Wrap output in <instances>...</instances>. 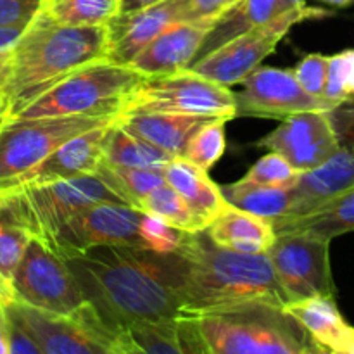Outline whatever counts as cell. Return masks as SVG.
Here are the masks:
<instances>
[{"mask_svg":"<svg viewBox=\"0 0 354 354\" xmlns=\"http://www.w3.org/2000/svg\"><path fill=\"white\" fill-rule=\"evenodd\" d=\"M62 259L86 304L107 327L175 322L182 313L183 258L178 251L102 245Z\"/></svg>","mask_w":354,"mask_h":354,"instance_id":"cell-1","label":"cell"},{"mask_svg":"<svg viewBox=\"0 0 354 354\" xmlns=\"http://www.w3.org/2000/svg\"><path fill=\"white\" fill-rule=\"evenodd\" d=\"M176 251L183 258L182 313L249 303L287 304L266 254L218 248L206 232L185 234Z\"/></svg>","mask_w":354,"mask_h":354,"instance_id":"cell-2","label":"cell"},{"mask_svg":"<svg viewBox=\"0 0 354 354\" xmlns=\"http://www.w3.org/2000/svg\"><path fill=\"white\" fill-rule=\"evenodd\" d=\"M107 30L99 26H66L38 10L9 59V78L2 88L7 120L80 66L106 59Z\"/></svg>","mask_w":354,"mask_h":354,"instance_id":"cell-3","label":"cell"},{"mask_svg":"<svg viewBox=\"0 0 354 354\" xmlns=\"http://www.w3.org/2000/svg\"><path fill=\"white\" fill-rule=\"evenodd\" d=\"M175 324L187 354H303L310 341L283 308L265 303L185 311Z\"/></svg>","mask_w":354,"mask_h":354,"instance_id":"cell-4","label":"cell"},{"mask_svg":"<svg viewBox=\"0 0 354 354\" xmlns=\"http://www.w3.org/2000/svg\"><path fill=\"white\" fill-rule=\"evenodd\" d=\"M144 76L133 71L130 66L99 59L68 73L24 106L16 116L64 118L118 114L127 93Z\"/></svg>","mask_w":354,"mask_h":354,"instance_id":"cell-5","label":"cell"},{"mask_svg":"<svg viewBox=\"0 0 354 354\" xmlns=\"http://www.w3.org/2000/svg\"><path fill=\"white\" fill-rule=\"evenodd\" d=\"M176 113L235 120V93L190 69L144 76L123 99L118 114Z\"/></svg>","mask_w":354,"mask_h":354,"instance_id":"cell-6","label":"cell"},{"mask_svg":"<svg viewBox=\"0 0 354 354\" xmlns=\"http://www.w3.org/2000/svg\"><path fill=\"white\" fill-rule=\"evenodd\" d=\"M118 114L64 118H9L0 124V190H9L16 180L37 168L69 138L102 124Z\"/></svg>","mask_w":354,"mask_h":354,"instance_id":"cell-7","label":"cell"},{"mask_svg":"<svg viewBox=\"0 0 354 354\" xmlns=\"http://www.w3.org/2000/svg\"><path fill=\"white\" fill-rule=\"evenodd\" d=\"M332 14H334L332 10L324 9V7H311L304 3V6L280 14L270 23L261 24L244 35H239L211 54L201 57L187 69L230 88L232 85L244 82L245 76L251 75L268 55L275 52L277 45L289 33L290 28L304 21L324 19Z\"/></svg>","mask_w":354,"mask_h":354,"instance_id":"cell-8","label":"cell"},{"mask_svg":"<svg viewBox=\"0 0 354 354\" xmlns=\"http://www.w3.org/2000/svg\"><path fill=\"white\" fill-rule=\"evenodd\" d=\"M10 283L17 303L45 313L73 317L86 304L68 263L35 235L28 242Z\"/></svg>","mask_w":354,"mask_h":354,"instance_id":"cell-9","label":"cell"},{"mask_svg":"<svg viewBox=\"0 0 354 354\" xmlns=\"http://www.w3.org/2000/svg\"><path fill=\"white\" fill-rule=\"evenodd\" d=\"M287 303L315 296L335 297L330 241L308 234H277L266 252Z\"/></svg>","mask_w":354,"mask_h":354,"instance_id":"cell-10","label":"cell"},{"mask_svg":"<svg viewBox=\"0 0 354 354\" xmlns=\"http://www.w3.org/2000/svg\"><path fill=\"white\" fill-rule=\"evenodd\" d=\"M144 218L142 211L128 204H97L62 225L48 245L61 258H69L102 245L145 249L142 235Z\"/></svg>","mask_w":354,"mask_h":354,"instance_id":"cell-11","label":"cell"},{"mask_svg":"<svg viewBox=\"0 0 354 354\" xmlns=\"http://www.w3.org/2000/svg\"><path fill=\"white\" fill-rule=\"evenodd\" d=\"M17 192L23 199L33 235L47 244L62 225L82 211L102 203L124 204L93 173L47 185L26 187Z\"/></svg>","mask_w":354,"mask_h":354,"instance_id":"cell-12","label":"cell"},{"mask_svg":"<svg viewBox=\"0 0 354 354\" xmlns=\"http://www.w3.org/2000/svg\"><path fill=\"white\" fill-rule=\"evenodd\" d=\"M330 118L339 137V149L324 165L299 176L290 189L289 213L280 220L304 216L354 189V109L339 106L330 111Z\"/></svg>","mask_w":354,"mask_h":354,"instance_id":"cell-13","label":"cell"},{"mask_svg":"<svg viewBox=\"0 0 354 354\" xmlns=\"http://www.w3.org/2000/svg\"><path fill=\"white\" fill-rule=\"evenodd\" d=\"M339 104L325 97L308 93L297 83L292 69L259 66L242 82V90L235 93V118H270L286 120L308 111L330 113Z\"/></svg>","mask_w":354,"mask_h":354,"instance_id":"cell-14","label":"cell"},{"mask_svg":"<svg viewBox=\"0 0 354 354\" xmlns=\"http://www.w3.org/2000/svg\"><path fill=\"white\" fill-rule=\"evenodd\" d=\"M254 145L277 152L294 169L306 173L324 165L337 151L339 137L330 113L308 111L282 120L275 130Z\"/></svg>","mask_w":354,"mask_h":354,"instance_id":"cell-15","label":"cell"},{"mask_svg":"<svg viewBox=\"0 0 354 354\" xmlns=\"http://www.w3.org/2000/svg\"><path fill=\"white\" fill-rule=\"evenodd\" d=\"M189 0H161L144 9L116 14L106 23V59L128 66L169 24L185 21Z\"/></svg>","mask_w":354,"mask_h":354,"instance_id":"cell-16","label":"cell"},{"mask_svg":"<svg viewBox=\"0 0 354 354\" xmlns=\"http://www.w3.org/2000/svg\"><path fill=\"white\" fill-rule=\"evenodd\" d=\"M71 318L102 342L111 354H187L178 341L175 322H140L107 327L88 304Z\"/></svg>","mask_w":354,"mask_h":354,"instance_id":"cell-17","label":"cell"},{"mask_svg":"<svg viewBox=\"0 0 354 354\" xmlns=\"http://www.w3.org/2000/svg\"><path fill=\"white\" fill-rule=\"evenodd\" d=\"M113 123L102 124L86 133L69 138L61 147L55 149L45 161H41L37 168L16 180L6 192H17L26 187L47 185V183L59 182V180L92 175L99 162L104 159V145H106L107 131Z\"/></svg>","mask_w":354,"mask_h":354,"instance_id":"cell-18","label":"cell"},{"mask_svg":"<svg viewBox=\"0 0 354 354\" xmlns=\"http://www.w3.org/2000/svg\"><path fill=\"white\" fill-rule=\"evenodd\" d=\"M216 19L178 21L142 48L128 66L142 76L166 75L187 69L196 59L204 38Z\"/></svg>","mask_w":354,"mask_h":354,"instance_id":"cell-19","label":"cell"},{"mask_svg":"<svg viewBox=\"0 0 354 354\" xmlns=\"http://www.w3.org/2000/svg\"><path fill=\"white\" fill-rule=\"evenodd\" d=\"M12 306L44 354H111L75 318L45 313L17 301Z\"/></svg>","mask_w":354,"mask_h":354,"instance_id":"cell-20","label":"cell"},{"mask_svg":"<svg viewBox=\"0 0 354 354\" xmlns=\"http://www.w3.org/2000/svg\"><path fill=\"white\" fill-rule=\"evenodd\" d=\"M209 120L213 118L176 113H137L118 114L116 123L128 133L162 149L173 158H182L192 135Z\"/></svg>","mask_w":354,"mask_h":354,"instance_id":"cell-21","label":"cell"},{"mask_svg":"<svg viewBox=\"0 0 354 354\" xmlns=\"http://www.w3.org/2000/svg\"><path fill=\"white\" fill-rule=\"evenodd\" d=\"M218 248L244 254H266L275 241L272 221L228 206L206 230Z\"/></svg>","mask_w":354,"mask_h":354,"instance_id":"cell-22","label":"cell"},{"mask_svg":"<svg viewBox=\"0 0 354 354\" xmlns=\"http://www.w3.org/2000/svg\"><path fill=\"white\" fill-rule=\"evenodd\" d=\"M166 183L183 197L187 204L206 221L213 223L230 204L225 201L221 189L207 176V171L197 168L183 158H175L162 169Z\"/></svg>","mask_w":354,"mask_h":354,"instance_id":"cell-23","label":"cell"},{"mask_svg":"<svg viewBox=\"0 0 354 354\" xmlns=\"http://www.w3.org/2000/svg\"><path fill=\"white\" fill-rule=\"evenodd\" d=\"M287 10L290 9L283 6L282 0H239L235 6L216 17L192 64L227 41L234 40L239 35H244L261 24L270 23Z\"/></svg>","mask_w":354,"mask_h":354,"instance_id":"cell-24","label":"cell"},{"mask_svg":"<svg viewBox=\"0 0 354 354\" xmlns=\"http://www.w3.org/2000/svg\"><path fill=\"white\" fill-rule=\"evenodd\" d=\"M283 310L303 327L311 341L327 351H334L353 332L351 325L339 311L335 297L315 296L287 303Z\"/></svg>","mask_w":354,"mask_h":354,"instance_id":"cell-25","label":"cell"},{"mask_svg":"<svg viewBox=\"0 0 354 354\" xmlns=\"http://www.w3.org/2000/svg\"><path fill=\"white\" fill-rule=\"evenodd\" d=\"M275 234H308L330 241L354 232V189L294 220L272 221Z\"/></svg>","mask_w":354,"mask_h":354,"instance_id":"cell-26","label":"cell"},{"mask_svg":"<svg viewBox=\"0 0 354 354\" xmlns=\"http://www.w3.org/2000/svg\"><path fill=\"white\" fill-rule=\"evenodd\" d=\"M33 237L19 192L0 196V273L12 279L28 242Z\"/></svg>","mask_w":354,"mask_h":354,"instance_id":"cell-27","label":"cell"},{"mask_svg":"<svg viewBox=\"0 0 354 354\" xmlns=\"http://www.w3.org/2000/svg\"><path fill=\"white\" fill-rule=\"evenodd\" d=\"M173 159L175 158L162 149L128 133L116 121L109 127L106 145H104V161L128 166V168L161 169L162 171Z\"/></svg>","mask_w":354,"mask_h":354,"instance_id":"cell-28","label":"cell"},{"mask_svg":"<svg viewBox=\"0 0 354 354\" xmlns=\"http://www.w3.org/2000/svg\"><path fill=\"white\" fill-rule=\"evenodd\" d=\"M93 175L107 187L113 194H116L124 204L137 209L140 201L147 194L165 185L166 180L161 169H144L128 168V166L113 165L109 161H100Z\"/></svg>","mask_w":354,"mask_h":354,"instance_id":"cell-29","label":"cell"},{"mask_svg":"<svg viewBox=\"0 0 354 354\" xmlns=\"http://www.w3.org/2000/svg\"><path fill=\"white\" fill-rule=\"evenodd\" d=\"M137 209L183 234H199L209 227L168 183L147 194Z\"/></svg>","mask_w":354,"mask_h":354,"instance_id":"cell-30","label":"cell"},{"mask_svg":"<svg viewBox=\"0 0 354 354\" xmlns=\"http://www.w3.org/2000/svg\"><path fill=\"white\" fill-rule=\"evenodd\" d=\"M220 189L230 206L268 221L286 218L290 209V189L245 185L241 182L221 185Z\"/></svg>","mask_w":354,"mask_h":354,"instance_id":"cell-31","label":"cell"},{"mask_svg":"<svg viewBox=\"0 0 354 354\" xmlns=\"http://www.w3.org/2000/svg\"><path fill=\"white\" fill-rule=\"evenodd\" d=\"M120 0H41L40 10L66 26H99L118 14Z\"/></svg>","mask_w":354,"mask_h":354,"instance_id":"cell-32","label":"cell"},{"mask_svg":"<svg viewBox=\"0 0 354 354\" xmlns=\"http://www.w3.org/2000/svg\"><path fill=\"white\" fill-rule=\"evenodd\" d=\"M225 118H213L206 124L199 128L192 138L187 144L182 158L192 162L197 168L209 171L214 165L223 156L227 147V138H225Z\"/></svg>","mask_w":354,"mask_h":354,"instance_id":"cell-33","label":"cell"},{"mask_svg":"<svg viewBox=\"0 0 354 354\" xmlns=\"http://www.w3.org/2000/svg\"><path fill=\"white\" fill-rule=\"evenodd\" d=\"M301 171L294 169L286 159L277 152H268L252 165V168L239 182L245 185L273 187V189H292Z\"/></svg>","mask_w":354,"mask_h":354,"instance_id":"cell-34","label":"cell"},{"mask_svg":"<svg viewBox=\"0 0 354 354\" xmlns=\"http://www.w3.org/2000/svg\"><path fill=\"white\" fill-rule=\"evenodd\" d=\"M328 55L310 54L297 62L292 69L297 83L315 97H324L325 82H327Z\"/></svg>","mask_w":354,"mask_h":354,"instance_id":"cell-35","label":"cell"},{"mask_svg":"<svg viewBox=\"0 0 354 354\" xmlns=\"http://www.w3.org/2000/svg\"><path fill=\"white\" fill-rule=\"evenodd\" d=\"M346 59L348 52L342 50L339 54L328 55L327 82H325L324 97L327 100L339 104H348V93H346Z\"/></svg>","mask_w":354,"mask_h":354,"instance_id":"cell-36","label":"cell"},{"mask_svg":"<svg viewBox=\"0 0 354 354\" xmlns=\"http://www.w3.org/2000/svg\"><path fill=\"white\" fill-rule=\"evenodd\" d=\"M6 313L7 324H9L10 354H44L41 353L40 346H38L37 341L31 337V334L26 330L23 322L19 320L12 304L6 306Z\"/></svg>","mask_w":354,"mask_h":354,"instance_id":"cell-37","label":"cell"},{"mask_svg":"<svg viewBox=\"0 0 354 354\" xmlns=\"http://www.w3.org/2000/svg\"><path fill=\"white\" fill-rule=\"evenodd\" d=\"M40 6L41 0H0V24L30 23Z\"/></svg>","mask_w":354,"mask_h":354,"instance_id":"cell-38","label":"cell"},{"mask_svg":"<svg viewBox=\"0 0 354 354\" xmlns=\"http://www.w3.org/2000/svg\"><path fill=\"white\" fill-rule=\"evenodd\" d=\"M239 0H189L185 10V21L216 19L218 16L235 6Z\"/></svg>","mask_w":354,"mask_h":354,"instance_id":"cell-39","label":"cell"},{"mask_svg":"<svg viewBox=\"0 0 354 354\" xmlns=\"http://www.w3.org/2000/svg\"><path fill=\"white\" fill-rule=\"evenodd\" d=\"M28 24L30 23L0 24V55H7L14 50Z\"/></svg>","mask_w":354,"mask_h":354,"instance_id":"cell-40","label":"cell"},{"mask_svg":"<svg viewBox=\"0 0 354 354\" xmlns=\"http://www.w3.org/2000/svg\"><path fill=\"white\" fill-rule=\"evenodd\" d=\"M346 59V93L349 102H354V48H349Z\"/></svg>","mask_w":354,"mask_h":354,"instance_id":"cell-41","label":"cell"},{"mask_svg":"<svg viewBox=\"0 0 354 354\" xmlns=\"http://www.w3.org/2000/svg\"><path fill=\"white\" fill-rule=\"evenodd\" d=\"M0 354H10L9 324H7L6 306H0Z\"/></svg>","mask_w":354,"mask_h":354,"instance_id":"cell-42","label":"cell"},{"mask_svg":"<svg viewBox=\"0 0 354 354\" xmlns=\"http://www.w3.org/2000/svg\"><path fill=\"white\" fill-rule=\"evenodd\" d=\"M12 303H16L12 283L3 273H0V306H9Z\"/></svg>","mask_w":354,"mask_h":354,"instance_id":"cell-43","label":"cell"},{"mask_svg":"<svg viewBox=\"0 0 354 354\" xmlns=\"http://www.w3.org/2000/svg\"><path fill=\"white\" fill-rule=\"evenodd\" d=\"M156 2H161V0H120V6H118V14L144 9V7L152 6V3H156Z\"/></svg>","mask_w":354,"mask_h":354,"instance_id":"cell-44","label":"cell"},{"mask_svg":"<svg viewBox=\"0 0 354 354\" xmlns=\"http://www.w3.org/2000/svg\"><path fill=\"white\" fill-rule=\"evenodd\" d=\"M328 353L330 354H354V328H353L351 334L346 337V341L342 342L337 349H334V351H328Z\"/></svg>","mask_w":354,"mask_h":354,"instance_id":"cell-45","label":"cell"},{"mask_svg":"<svg viewBox=\"0 0 354 354\" xmlns=\"http://www.w3.org/2000/svg\"><path fill=\"white\" fill-rule=\"evenodd\" d=\"M9 59H10V55H9V57H6V59H2V61H0V90L6 86L7 78H9V69H10Z\"/></svg>","mask_w":354,"mask_h":354,"instance_id":"cell-46","label":"cell"},{"mask_svg":"<svg viewBox=\"0 0 354 354\" xmlns=\"http://www.w3.org/2000/svg\"><path fill=\"white\" fill-rule=\"evenodd\" d=\"M303 354H330L327 351V349L325 348H322L320 344H317V342L315 341H308V344L304 346V351H303Z\"/></svg>","mask_w":354,"mask_h":354,"instance_id":"cell-47","label":"cell"},{"mask_svg":"<svg viewBox=\"0 0 354 354\" xmlns=\"http://www.w3.org/2000/svg\"><path fill=\"white\" fill-rule=\"evenodd\" d=\"M322 3H327L330 7H337V9H344V7L353 6L354 0H318Z\"/></svg>","mask_w":354,"mask_h":354,"instance_id":"cell-48","label":"cell"},{"mask_svg":"<svg viewBox=\"0 0 354 354\" xmlns=\"http://www.w3.org/2000/svg\"><path fill=\"white\" fill-rule=\"evenodd\" d=\"M7 120V102H6V95L0 90V124Z\"/></svg>","mask_w":354,"mask_h":354,"instance_id":"cell-49","label":"cell"},{"mask_svg":"<svg viewBox=\"0 0 354 354\" xmlns=\"http://www.w3.org/2000/svg\"><path fill=\"white\" fill-rule=\"evenodd\" d=\"M282 2L287 9H296V7L304 6V3H306V0H282Z\"/></svg>","mask_w":354,"mask_h":354,"instance_id":"cell-50","label":"cell"},{"mask_svg":"<svg viewBox=\"0 0 354 354\" xmlns=\"http://www.w3.org/2000/svg\"><path fill=\"white\" fill-rule=\"evenodd\" d=\"M10 54H7V55H0V61H2V59H6V57H9Z\"/></svg>","mask_w":354,"mask_h":354,"instance_id":"cell-51","label":"cell"},{"mask_svg":"<svg viewBox=\"0 0 354 354\" xmlns=\"http://www.w3.org/2000/svg\"><path fill=\"white\" fill-rule=\"evenodd\" d=\"M2 194H3V190H0V196H2Z\"/></svg>","mask_w":354,"mask_h":354,"instance_id":"cell-52","label":"cell"}]
</instances>
